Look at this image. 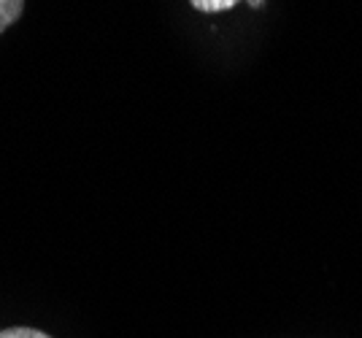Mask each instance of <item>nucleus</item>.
Returning a JSON list of instances; mask_svg holds the SVG:
<instances>
[{"instance_id":"obj_1","label":"nucleus","mask_w":362,"mask_h":338,"mask_svg":"<svg viewBox=\"0 0 362 338\" xmlns=\"http://www.w3.org/2000/svg\"><path fill=\"white\" fill-rule=\"evenodd\" d=\"M22 11H25V0H0V35L19 22Z\"/></svg>"},{"instance_id":"obj_2","label":"nucleus","mask_w":362,"mask_h":338,"mask_svg":"<svg viewBox=\"0 0 362 338\" xmlns=\"http://www.w3.org/2000/svg\"><path fill=\"white\" fill-rule=\"evenodd\" d=\"M189 3H192V8L203 11V14H216V11L233 8L238 0H189Z\"/></svg>"},{"instance_id":"obj_3","label":"nucleus","mask_w":362,"mask_h":338,"mask_svg":"<svg viewBox=\"0 0 362 338\" xmlns=\"http://www.w3.org/2000/svg\"><path fill=\"white\" fill-rule=\"evenodd\" d=\"M0 338H52L41 333V330H35V327H6V330H0Z\"/></svg>"},{"instance_id":"obj_4","label":"nucleus","mask_w":362,"mask_h":338,"mask_svg":"<svg viewBox=\"0 0 362 338\" xmlns=\"http://www.w3.org/2000/svg\"><path fill=\"white\" fill-rule=\"evenodd\" d=\"M249 3H252V6H259V3H262V0H249Z\"/></svg>"}]
</instances>
